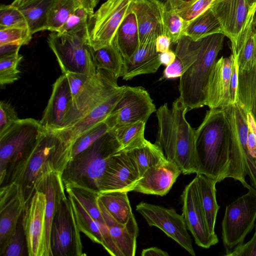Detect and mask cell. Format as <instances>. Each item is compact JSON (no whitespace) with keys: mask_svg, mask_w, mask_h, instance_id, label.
Listing matches in <instances>:
<instances>
[{"mask_svg":"<svg viewBox=\"0 0 256 256\" xmlns=\"http://www.w3.org/2000/svg\"><path fill=\"white\" fill-rule=\"evenodd\" d=\"M196 174L220 182L232 178L249 189L247 176L232 146L229 125L223 109H210L195 130Z\"/></svg>","mask_w":256,"mask_h":256,"instance_id":"cell-1","label":"cell"},{"mask_svg":"<svg viewBox=\"0 0 256 256\" xmlns=\"http://www.w3.org/2000/svg\"><path fill=\"white\" fill-rule=\"evenodd\" d=\"M72 146L61 130L44 128L36 146L16 165L6 184H18L26 202L44 174L54 170L62 174L70 160Z\"/></svg>","mask_w":256,"mask_h":256,"instance_id":"cell-2","label":"cell"},{"mask_svg":"<svg viewBox=\"0 0 256 256\" xmlns=\"http://www.w3.org/2000/svg\"><path fill=\"white\" fill-rule=\"evenodd\" d=\"M187 112L180 97L170 108L165 103L156 111L158 128L155 144L184 174L196 173L195 130L186 120Z\"/></svg>","mask_w":256,"mask_h":256,"instance_id":"cell-3","label":"cell"},{"mask_svg":"<svg viewBox=\"0 0 256 256\" xmlns=\"http://www.w3.org/2000/svg\"><path fill=\"white\" fill-rule=\"evenodd\" d=\"M120 152L121 145L112 129L69 160L62 174L65 190L80 188L100 194L106 167Z\"/></svg>","mask_w":256,"mask_h":256,"instance_id":"cell-4","label":"cell"},{"mask_svg":"<svg viewBox=\"0 0 256 256\" xmlns=\"http://www.w3.org/2000/svg\"><path fill=\"white\" fill-rule=\"evenodd\" d=\"M224 36L222 33H216L198 40L197 59L180 78L179 97L188 112L205 106L206 84L222 48Z\"/></svg>","mask_w":256,"mask_h":256,"instance_id":"cell-5","label":"cell"},{"mask_svg":"<svg viewBox=\"0 0 256 256\" xmlns=\"http://www.w3.org/2000/svg\"><path fill=\"white\" fill-rule=\"evenodd\" d=\"M66 76L74 106L66 116L63 129L75 124L95 107L124 87L118 85V77L104 69L97 68L96 74L90 76L73 73Z\"/></svg>","mask_w":256,"mask_h":256,"instance_id":"cell-6","label":"cell"},{"mask_svg":"<svg viewBox=\"0 0 256 256\" xmlns=\"http://www.w3.org/2000/svg\"><path fill=\"white\" fill-rule=\"evenodd\" d=\"M64 74L94 76L97 68L88 42V26L67 33L51 32L48 40Z\"/></svg>","mask_w":256,"mask_h":256,"instance_id":"cell-7","label":"cell"},{"mask_svg":"<svg viewBox=\"0 0 256 256\" xmlns=\"http://www.w3.org/2000/svg\"><path fill=\"white\" fill-rule=\"evenodd\" d=\"M44 131L40 122L19 119L0 135V184H5L16 165L36 146Z\"/></svg>","mask_w":256,"mask_h":256,"instance_id":"cell-8","label":"cell"},{"mask_svg":"<svg viewBox=\"0 0 256 256\" xmlns=\"http://www.w3.org/2000/svg\"><path fill=\"white\" fill-rule=\"evenodd\" d=\"M226 208L222 223V238L228 256L244 243L246 235L254 228L256 220V190L252 186Z\"/></svg>","mask_w":256,"mask_h":256,"instance_id":"cell-9","label":"cell"},{"mask_svg":"<svg viewBox=\"0 0 256 256\" xmlns=\"http://www.w3.org/2000/svg\"><path fill=\"white\" fill-rule=\"evenodd\" d=\"M136 0H107L90 16L88 42L94 50L112 44L125 18L132 12Z\"/></svg>","mask_w":256,"mask_h":256,"instance_id":"cell-10","label":"cell"},{"mask_svg":"<svg viewBox=\"0 0 256 256\" xmlns=\"http://www.w3.org/2000/svg\"><path fill=\"white\" fill-rule=\"evenodd\" d=\"M80 230L70 200L61 202L54 217L50 234L52 256H84Z\"/></svg>","mask_w":256,"mask_h":256,"instance_id":"cell-11","label":"cell"},{"mask_svg":"<svg viewBox=\"0 0 256 256\" xmlns=\"http://www.w3.org/2000/svg\"><path fill=\"white\" fill-rule=\"evenodd\" d=\"M156 111L148 92L142 86H126L120 100L104 122L110 129L117 126L144 122Z\"/></svg>","mask_w":256,"mask_h":256,"instance_id":"cell-12","label":"cell"},{"mask_svg":"<svg viewBox=\"0 0 256 256\" xmlns=\"http://www.w3.org/2000/svg\"><path fill=\"white\" fill-rule=\"evenodd\" d=\"M136 210L145 219L148 224L160 229L192 256H196L190 236L182 214L173 208L142 202L136 206Z\"/></svg>","mask_w":256,"mask_h":256,"instance_id":"cell-13","label":"cell"},{"mask_svg":"<svg viewBox=\"0 0 256 256\" xmlns=\"http://www.w3.org/2000/svg\"><path fill=\"white\" fill-rule=\"evenodd\" d=\"M210 8L219 21L223 34L230 39L232 54L236 56L256 6L251 8L248 0H215Z\"/></svg>","mask_w":256,"mask_h":256,"instance_id":"cell-14","label":"cell"},{"mask_svg":"<svg viewBox=\"0 0 256 256\" xmlns=\"http://www.w3.org/2000/svg\"><path fill=\"white\" fill-rule=\"evenodd\" d=\"M46 196L36 190L26 202L22 222L28 256H48L46 226Z\"/></svg>","mask_w":256,"mask_h":256,"instance_id":"cell-15","label":"cell"},{"mask_svg":"<svg viewBox=\"0 0 256 256\" xmlns=\"http://www.w3.org/2000/svg\"><path fill=\"white\" fill-rule=\"evenodd\" d=\"M182 200V215L196 244L204 248H208L218 244V236L212 235L208 229L199 198L196 178L185 187Z\"/></svg>","mask_w":256,"mask_h":256,"instance_id":"cell-16","label":"cell"},{"mask_svg":"<svg viewBox=\"0 0 256 256\" xmlns=\"http://www.w3.org/2000/svg\"><path fill=\"white\" fill-rule=\"evenodd\" d=\"M140 178L138 168L126 152H120L111 158L102 176L100 193L129 192Z\"/></svg>","mask_w":256,"mask_h":256,"instance_id":"cell-17","label":"cell"},{"mask_svg":"<svg viewBox=\"0 0 256 256\" xmlns=\"http://www.w3.org/2000/svg\"><path fill=\"white\" fill-rule=\"evenodd\" d=\"M26 204L22 189L18 184L10 182L0 186V249L14 232Z\"/></svg>","mask_w":256,"mask_h":256,"instance_id":"cell-18","label":"cell"},{"mask_svg":"<svg viewBox=\"0 0 256 256\" xmlns=\"http://www.w3.org/2000/svg\"><path fill=\"white\" fill-rule=\"evenodd\" d=\"M74 106L68 78L62 74L53 84L51 96L40 121L42 126L44 129H63L66 116Z\"/></svg>","mask_w":256,"mask_h":256,"instance_id":"cell-19","label":"cell"},{"mask_svg":"<svg viewBox=\"0 0 256 256\" xmlns=\"http://www.w3.org/2000/svg\"><path fill=\"white\" fill-rule=\"evenodd\" d=\"M234 61L232 54L216 60L206 88L205 106L210 109H223L230 105V84Z\"/></svg>","mask_w":256,"mask_h":256,"instance_id":"cell-20","label":"cell"},{"mask_svg":"<svg viewBox=\"0 0 256 256\" xmlns=\"http://www.w3.org/2000/svg\"><path fill=\"white\" fill-rule=\"evenodd\" d=\"M180 174V168L166 158L146 170L138 181L133 191L164 196L169 192Z\"/></svg>","mask_w":256,"mask_h":256,"instance_id":"cell-21","label":"cell"},{"mask_svg":"<svg viewBox=\"0 0 256 256\" xmlns=\"http://www.w3.org/2000/svg\"><path fill=\"white\" fill-rule=\"evenodd\" d=\"M75 214L80 232L91 240L102 245L112 256H120V252L106 226H103L95 220L86 210L70 190H66Z\"/></svg>","mask_w":256,"mask_h":256,"instance_id":"cell-22","label":"cell"},{"mask_svg":"<svg viewBox=\"0 0 256 256\" xmlns=\"http://www.w3.org/2000/svg\"><path fill=\"white\" fill-rule=\"evenodd\" d=\"M43 192L46 196V226L48 256H52L50 244L52 222L62 201L66 197L62 178V173L54 170L44 174L38 182L35 190Z\"/></svg>","mask_w":256,"mask_h":256,"instance_id":"cell-23","label":"cell"},{"mask_svg":"<svg viewBox=\"0 0 256 256\" xmlns=\"http://www.w3.org/2000/svg\"><path fill=\"white\" fill-rule=\"evenodd\" d=\"M132 12L136 18L140 44L156 41L164 34L162 10L158 4L149 0H136Z\"/></svg>","mask_w":256,"mask_h":256,"instance_id":"cell-24","label":"cell"},{"mask_svg":"<svg viewBox=\"0 0 256 256\" xmlns=\"http://www.w3.org/2000/svg\"><path fill=\"white\" fill-rule=\"evenodd\" d=\"M98 204L105 224L121 256H134L138 234V225L134 214L124 225L117 222L98 198Z\"/></svg>","mask_w":256,"mask_h":256,"instance_id":"cell-25","label":"cell"},{"mask_svg":"<svg viewBox=\"0 0 256 256\" xmlns=\"http://www.w3.org/2000/svg\"><path fill=\"white\" fill-rule=\"evenodd\" d=\"M155 43L154 41L140 44L131 56L124 59L123 80H130L138 76L154 74L158 70L162 64Z\"/></svg>","mask_w":256,"mask_h":256,"instance_id":"cell-26","label":"cell"},{"mask_svg":"<svg viewBox=\"0 0 256 256\" xmlns=\"http://www.w3.org/2000/svg\"><path fill=\"white\" fill-rule=\"evenodd\" d=\"M124 87L123 90L95 107L75 124L62 130L72 144L84 132L106 119L121 98Z\"/></svg>","mask_w":256,"mask_h":256,"instance_id":"cell-27","label":"cell"},{"mask_svg":"<svg viewBox=\"0 0 256 256\" xmlns=\"http://www.w3.org/2000/svg\"><path fill=\"white\" fill-rule=\"evenodd\" d=\"M56 0H14L11 4L24 16L30 34L47 30L50 13Z\"/></svg>","mask_w":256,"mask_h":256,"instance_id":"cell-28","label":"cell"},{"mask_svg":"<svg viewBox=\"0 0 256 256\" xmlns=\"http://www.w3.org/2000/svg\"><path fill=\"white\" fill-rule=\"evenodd\" d=\"M176 44L175 60L172 64L166 66L160 80L180 78L197 59L198 40L194 41L183 35Z\"/></svg>","mask_w":256,"mask_h":256,"instance_id":"cell-29","label":"cell"},{"mask_svg":"<svg viewBox=\"0 0 256 256\" xmlns=\"http://www.w3.org/2000/svg\"><path fill=\"white\" fill-rule=\"evenodd\" d=\"M201 206L210 234L217 236L214 228L220 206L216 199V181L204 174H196L195 177Z\"/></svg>","mask_w":256,"mask_h":256,"instance_id":"cell-30","label":"cell"},{"mask_svg":"<svg viewBox=\"0 0 256 256\" xmlns=\"http://www.w3.org/2000/svg\"><path fill=\"white\" fill-rule=\"evenodd\" d=\"M124 59L131 56L140 45L135 14L132 12L124 20L114 38Z\"/></svg>","mask_w":256,"mask_h":256,"instance_id":"cell-31","label":"cell"},{"mask_svg":"<svg viewBox=\"0 0 256 256\" xmlns=\"http://www.w3.org/2000/svg\"><path fill=\"white\" fill-rule=\"evenodd\" d=\"M256 124V64L247 71L238 70L237 100Z\"/></svg>","mask_w":256,"mask_h":256,"instance_id":"cell-32","label":"cell"},{"mask_svg":"<svg viewBox=\"0 0 256 256\" xmlns=\"http://www.w3.org/2000/svg\"><path fill=\"white\" fill-rule=\"evenodd\" d=\"M256 8L250 17L236 56L238 71L250 70L256 64V27L254 18Z\"/></svg>","mask_w":256,"mask_h":256,"instance_id":"cell-33","label":"cell"},{"mask_svg":"<svg viewBox=\"0 0 256 256\" xmlns=\"http://www.w3.org/2000/svg\"><path fill=\"white\" fill-rule=\"evenodd\" d=\"M126 152L136 164L140 178L148 168L166 159L161 148L146 139L140 146Z\"/></svg>","mask_w":256,"mask_h":256,"instance_id":"cell-34","label":"cell"},{"mask_svg":"<svg viewBox=\"0 0 256 256\" xmlns=\"http://www.w3.org/2000/svg\"><path fill=\"white\" fill-rule=\"evenodd\" d=\"M98 198L115 220L120 224H126L133 215L126 192L100 193Z\"/></svg>","mask_w":256,"mask_h":256,"instance_id":"cell-35","label":"cell"},{"mask_svg":"<svg viewBox=\"0 0 256 256\" xmlns=\"http://www.w3.org/2000/svg\"><path fill=\"white\" fill-rule=\"evenodd\" d=\"M91 52L96 68L108 70L118 78L122 76L124 59L114 40L111 44L96 50L91 47Z\"/></svg>","mask_w":256,"mask_h":256,"instance_id":"cell-36","label":"cell"},{"mask_svg":"<svg viewBox=\"0 0 256 256\" xmlns=\"http://www.w3.org/2000/svg\"><path fill=\"white\" fill-rule=\"evenodd\" d=\"M216 33L223 34L222 30L210 8L191 21L183 31V35L194 41Z\"/></svg>","mask_w":256,"mask_h":256,"instance_id":"cell-37","label":"cell"},{"mask_svg":"<svg viewBox=\"0 0 256 256\" xmlns=\"http://www.w3.org/2000/svg\"><path fill=\"white\" fill-rule=\"evenodd\" d=\"M146 123L144 122L117 126L112 128L122 146V152H127L140 146L146 140L144 132Z\"/></svg>","mask_w":256,"mask_h":256,"instance_id":"cell-38","label":"cell"},{"mask_svg":"<svg viewBox=\"0 0 256 256\" xmlns=\"http://www.w3.org/2000/svg\"><path fill=\"white\" fill-rule=\"evenodd\" d=\"M82 6L81 0H56L48 16L47 30L60 32L69 16Z\"/></svg>","mask_w":256,"mask_h":256,"instance_id":"cell-39","label":"cell"},{"mask_svg":"<svg viewBox=\"0 0 256 256\" xmlns=\"http://www.w3.org/2000/svg\"><path fill=\"white\" fill-rule=\"evenodd\" d=\"M0 256H26L28 255L26 240L24 234L22 215L16 228L4 246L0 249Z\"/></svg>","mask_w":256,"mask_h":256,"instance_id":"cell-40","label":"cell"},{"mask_svg":"<svg viewBox=\"0 0 256 256\" xmlns=\"http://www.w3.org/2000/svg\"><path fill=\"white\" fill-rule=\"evenodd\" d=\"M110 130L104 121L84 132L72 143L70 159L87 148Z\"/></svg>","mask_w":256,"mask_h":256,"instance_id":"cell-41","label":"cell"},{"mask_svg":"<svg viewBox=\"0 0 256 256\" xmlns=\"http://www.w3.org/2000/svg\"><path fill=\"white\" fill-rule=\"evenodd\" d=\"M161 10L164 34L168 36L172 43L176 44L183 35L184 21L174 9L161 8Z\"/></svg>","mask_w":256,"mask_h":256,"instance_id":"cell-42","label":"cell"},{"mask_svg":"<svg viewBox=\"0 0 256 256\" xmlns=\"http://www.w3.org/2000/svg\"><path fill=\"white\" fill-rule=\"evenodd\" d=\"M22 58L18 52L0 57L1 86L14 83L19 79L20 71L18 66Z\"/></svg>","mask_w":256,"mask_h":256,"instance_id":"cell-43","label":"cell"},{"mask_svg":"<svg viewBox=\"0 0 256 256\" xmlns=\"http://www.w3.org/2000/svg\"><path fill=\"white\" fill-rule=\"evenodd\" d=\"M70 190L78 199L88 214L101 226H106L98 204V193L80 188Z\"/></svg>","mask_w":256,"mask_h":256,"instance_id":"cell-44","label":"cell"},{"mask_svg":"<svg viewBox=\"0 0 256 256\" xmlns=\"http://www.w3.org/2000/svg\"><path fill=\"white\" fill-rule=\"evenodd\" d=\"M28 28L23 14L12 4L0 6V28Z\"/></svg>","mask_w":256,"mask_h":256,"instance_id":"cell-45","label":"cell"},{"mask_svg":"<svg viewBox=\"0 0 256 256\" xmlns=\"http://www.w3.org/2000/svg\"><path fill=\"white\" fill-rule=\"evenodd\" d=\"M215 0H192L176 10L183 19L184 28L194 19L210 8Z\"/></svg>","mask_w":256,"mask_h":256,"instance_id":"cell-46","label":"cell"},{"mask_svg":"<svg viewBox=\"0 0 256 256\" xmlns=\"http://www.w3.org/2000/svg\"><path fill=\"white\" fill-rule=\"evenodd\" d=\"M28 28H0V46L6 44H28L32 38Z\"/></svg>","mask_w":256,"mask_h":256,"instance_id":"cell-47","label":"cell"},{"mask_svg":"<svg viewBox=\"0 0 256 256\" xmlns=\"http://www.w3.org/2000/svg\"><path fill=\"white\" fill-rule=\"evenodd\" d=\"M90 15L82 6L72 14L61 28L60 33H67L88 26Z\"/></svg>","mask_w":256,"mask_h":256,"instance_id":"cell-48","label":"cell"},{"mask_svg":"<svg viewBox=\"0 0 256 256\" xmlns=\"http://www.w3.org/2000/svg\"><path fill=\"white\" fill-rule=\"evenodd\" d=\"M17 113L8 102H0V135L4 134L12 126L19 120Z\"/></svg>","mask_w":256,"mask_h":256,"instance_id":"cell-49","label":"cell"},{"mask_svg":"<svg viewBox=\"0 0 256 256\" xmlns=\"http://www.w3.org/2000/svg\"><path fill=\"white\" fill-rule=\"evenodd\" d=\"M228 256H256V225L252 238L248 242L236 246Z\"/></svg>","mask_w":256,"mask_h":256,"instance_id":"cell-50","label":"cell"},{"mask_svg":"<svg viewBox=\"0 0 256 256\" xmlns=\"http://www.w3.org/2000/svg\"><path fill=\"white\" fill-rule=\"evenodd\" d=\"M238 84V66L236 58L234 64L230 84V105L235 104L237 100V88Z\"/></svg>","mask_w":256,"mask_h":256,"instance_id":"cell-51","label":"cell"},{"mask_svg":"<svg viewBox=\"0 0 256 256\" xmlns=\"http://www.w3.org/2000/svg\"><path fill=\"white\" fill-rule=\"evenodd\" d=\"M158 4L161 8L164 10H177L184 4L192 0H149Z\"/></svg>","mask_w":256,"mask_h":256,"instance_id":"cell-52","label":"cell"},{"mask_svg":"<svg viewBox=\"0 0 256 256\" xmlns=\"http://www.w3.org/2000/svg\"><path fill=\"white\" fill-rule=\"evenodd\" d=\"M170 38L164 34L159 36L156 40V48L159 53L166 52L170 50L171 44Z\"/></svg>","mask_w":256,"mask_h":256,"instance_id":"cell-53","label":"cell"},{"mask_svg":"<svg viewBox=\"0 0 256 256\" xmlns=\"http://www.w3.org/2000/svg\"><path fill=\"white\" fill-rule=\"evenodd\" d=\"M22 46L17 44H6L0 46V57L19 52Z\"/></svg>","mask_w":256,"mask_h":256,"instance_id":"cell-54","label":"cell"},{"mask_svg":"<svg viewBox=\"0 0 256 256\" xmlns=\"http://www.w3.org/2000/svg\"><path fill=\"white\" fill-rule=\"evenodd\" d=\"M159 58L161 64L167 66L174 62L176 54L174 52L170 50L166 52L160 53Z\"/></svg>","mask_w":256,"mask_h":256,"instance_id":"cell-55","label":"cell"},{"mask_svg":"<svg viewBox=\"0 0 256 256\" xmlns=\"http://www.w3.org/2000/svg\"><path fill=\"white\" fill-rule=\"evenodd\" d=\"M142 256H168L169 254L156 247H151L142 250L141 252Z\"/></svg>","mask_w":256,"mask_h":256,"instance_id":"cell-56","label":"cell"},{"mask_svg":"<svg viewBox=\"0 0 256 256\" xmlns=\"http://www.w3.org/2000/svg\"><path fill=\"white\" fill-rule=\"evenodd\" d=\"M100 0H81L82 7L90 16L94 12V8L97 6Z\"/></svg>","mask_w":256,"mask_h":256,"instance_id":"cell-57","label":"cell"},{"mask_svg":"<svg viewBox=\"0 0 256 256\" xmlns=\"http://www.w3.org/2000/svg\"><path fill=\"white\" fill-rule=\"evenodd\" d=\"M248 2L251 8L254 6H256V0H248Z\"/></svg>","mask_w":256,"mask_h":256,"instance_id":"cell-58","label":"cell"},{"mask_svg":"<svg viewBox=\"0 0 256 256\" xmlns=\"http://www.w3.org/2000/svg\"><path fill=\"white\" fill-rule=\"evenodd\" d=\"M254 23L255 26L256 27V20H255V16H254Z\"/></svg>","mask_w":256,"mask_h":256,"instance_id":"cell-59","label":"cell"},{"mask_svg":"<svg viewBox=\"0 0 256 256\" xmlns=\"http://www.w3.org/2000/svg\"><path fill=\"white\" fill-rule=\"evenodd\" d=\"M255 20H256V18H255Z\"/></svg>","mask_w":256,"mask_h":256,"instance_id":"cell-60","label":"cell"}]
</instances>
